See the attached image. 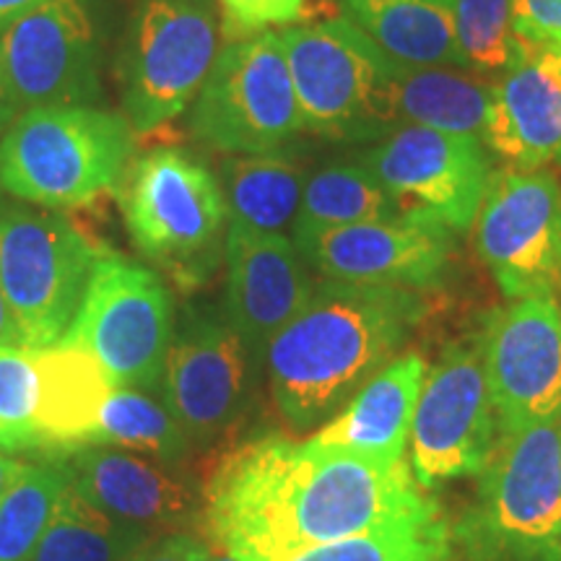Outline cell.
<instances>
[{"label": "cell", "mask_w": 561, "mask_h": 561, "mask_svg": "<svg viewBox=\"0 0 561 561\" xmlns=\"http://www.w3.org/2000/svg\"><path fill=\"white\" fill-rule=\"evenodd\" d=\"M0 343H9V346H21L16 325H13L9 305H5L3 289H0Z\"/></svg>", "instance_id": "obj_37"}, {"label": "cell", "mask_w": 561, "mask_h": 561, "mask_svg": "<svg viewBox=\"0 0 561 561\" xmlns=\"http://www.w3.org/2000/svg\"><path fill=\"white\" fill-rule=\"evenodd\" d=\"M289 62L301 128L333 138L390 130L392 60L354 21L328 19L278 32Z\"/></svg>", "instance_id": "obj_7"}, {"label": "cell", "mask_w": 561, "mask_h": 561, "mask_svg": "<svg viewBox=\"0 0 561 561\" xmlns=\"http://www.w3.org/2000/svg\"><path fill=\"white\" fill-rule=\"evenodd\" d=\"M39 369V447L73 453L91 445L96 419L110 392L121 388L94 356L58 341L50 348L32 351Z\"/></svg>", "instance_id": "obj_22"}, {"label": "cell", "mask_w": 561, "mask_h": 561, "mask_svg": "<svg viewBox=\"0 0 561 561\" xmlns=\"http://www.w3.org/2000/svg\"><path fill=\"white\" fill-rule=\"evenodd\" d=\"M483 146L515 170L561 161V53H517L491 87Z\"/></svg>", "instance_id": "obj_20"}, {"label": "cell", "mask_w": 561, "mask_h": 561, "mask_svg": "<svg viewBox=\"0 0 561 561\" xmlns=\"http://www.w3.org/2000/svg\"><path fill=\"white\" fill-rule=\"evenodd\" d=\"M21 468H24V462L13 460V458H9V455L0 453V496L5 494V489L11 486Z\"/></svg>", "instance_id": "obj_38"}, {"label": "cell", "mask_w": 561, "mask_h": 561, "mask_svg": "<svg viewBox=\"0 0 561 561\" xmlns=\"http://www.w3.org/2000/svg\"><path fill=\"white\" fill-rule=\"evenodd\" d=\"M151 533L123 525L83 500L73 483L55 510L30 561H128Z\"/></svg>", "instance_id": "obj_26"}, {"label": "cell", "mask_w": 561, "mask_h": 561, "mask_svg": "<svg viewBox=\"0 0 561 561\" xmlns=\"http://www.w3.org/2000/svg\"><path fill=\"white\" fill-rule=\"evenodd\" d=\"M193 133L227 153H265L301 130V112L278 32L237 39L216 55L195 96Z\"/></svg>", "instance_id": "obj_9"}, {"label": "cell", "mask_w": 561, "mask_h": 561, "mask_svg": "<svg viewBox=\"0 0 561 561\" xmlns=\"http://www.w3.org/2000/svg\"><path fill=\"white\" fill-rule=\"evenodd\" d=\"M208 546L187 533H161L130 553L128 561H206Z\"/></svg>", "instance_id": "obj_35"}, {"label": "cell", "mask_w": 561, "mask_h": 561, "mask_svg": "<svg viewBox=\"0 0 561 561\" xmlns=\"http://www.w3.org/2000/svg\"><path fill=\"white\" fill-rule=\"evenodd\" d=\"M133 128L96 107L21 112L0 138V191L45 208H79L121 182Z\"/></svg>", "instance_id": "obj_4"}, {"label": "cell", "mask_w": 561, "mask_h": 561, "mask_svg": "<svg viewBox=\"0 0 561 561\" xmlns=\"http://www.w3.org/2000/svg\"><path fill=\"white\" fill-rule=\"evenodd\" d=\"M364 167L380 180L398 214L468 231L479 214L491 170L483 144L421 125L388 133Z\"/></svg>", "instance_id": "obj_13"}, {"label": "cell", "mask_w": 561, "mask_h": 561, "mask_svg": "<svg viewBox=\"0 0 561 561\" xmlns=\"http://www.w3.org/2000/svg\"><path fill=\"white\" fill-rule=\"evenodd\" d=\"M466 70L504 73L517 58L510 0H447Z\"/></svg>", "instance_id": "obj_31"}, {"label": "cell", "mask_w": 561, "mask_h": 561, "mask_svg": "<svg viewBox=\"0 0 561 561\" xmlns=\"http://www.w3.org/2000/svg\"><path fill=\"white\" fill-rule=\"evenodd\" d=\"M390 216H398L396 203L367 167L335 164L314 172L305 182L294 237Z\"/></svg>", "instance_id": "obj_27"}, {"label": "cell", "mask_w": 561, "mask_h": 561, "mask_svg": "<svg viewBox=\"0 0 561 561\" xmlns=\"http://www.w3.org/2000/svg\"><path fill=\"white\" fill-rule=\"evenodd\" d=\"M455 541L468 561H561V416L500 434Z\"/></svg>", "instance_id": "obj_3"}, {"label": "cell", "mask_w": 561, "mask_h": 561, "mask_svg": "<svg viewBox=\"0 0 561 561\" xmlns=\"http://www.w3.org/2000/svg\"><path fill=\"white\" fill-rule=\"evenodd\" d=\"M442 512L409 460L380 462L320 442L261 437L208 479L203 515L216 546L242 561H276Z\"/></svg>", "instance_id": "obj_1"}, {"label": "cell", "mask_w": 561, "mask_h": 561, "mask_svg": "<svg viewBox=\"0 0 561 561\" xmlns=\"http://www.w3.org/2000/svg\"><path fill=\"white\" fill-rule=\"evenodd\" d=\"M500 434L561 416V305L557 294L510 299L481 341Z\"/></svg>", "instance_id": "obj_15"}, {"label": "cell", "mask_w": 561, "mask_h": 561, "mask_svg": "<svg viewBox=\"0 0 561 561\" xmlns=\"http://www.w3.org/2000/svg\"><path fill=\"white\" fill-rule=\"evenodd\" d=\"M476 250L507 299L561 286V185L546 170L491 172Z\"/></svg>", "instance_id": "obj_12"}, {"label": "cell", "mask_w": 561, "mask_h": 561, "mask_svg": "<svg viewBox=\"0 0 561 561\" xmlns=\"http://www.w3.org/2000/svg\"><path fill=\"white\" fill-rule=\"evenodd\" d=\"M125 227L149 261L182 286L201 284L214 268L227 201L219 180L178 149H157L125 167L117 182Z\"/></svg>", "instance_id": "obj_5"}, {"label": "cell", "mask_w": 561, "mask_h": 561, "mask_svg": "<svg viewBox=\"0 0 561 561\" xmlns=\"http://www.w3.org/2000/svg\"><path fill=\"white\" fill-rule=\"evenodd\" d=\"M66 462H24L0 496V561H30L66 494Z\"/></svg>", "instance_id": "obj_29"}, {"label": "cell", "mask_w": 561, "mask_h": 561, "mask_svg": "<svg viewBox=\"0 0 561 561\" xmlns=\"http://www.w3.org/2000/svg\"><path fill=\"white\" fill-rule=\"evenodd\" d=\"M224 16L237 32H263L268 26L289 24L299 16L305 0H219Z\"/></svg>", "instance_id": "obj_34"}, {"label": "cell", "mask_w": 561, "mask_h": 561, "mask_svg": "<svg viewBox=\"0 0 561 561\" xmlns=\"http://www.w3.org/2000/svg\"><path fill=\"white\" fill-rule=\"evenodd\" d=\"M517 53H561V0H510Z\"/></svg>", "instance_id": "obj_33"}, {"label": "cell", "mask_w": 561, "mask_h": 561, "mask_svg": "<svg viewBox=\"0 0 561 561\" xmlns=\"http://www.w3.org/2000/svg\"><path fill=\"white\" fill-rule=\"evenodd\" d=\"M294 248L328 280L421 289L437 284L450 263L453 231L419 216L310 231Z\"/></svg>", "instance_id": "obj_17"}, {"label": "cell", "mask_w": 561, "mask_h": 561, "mask_svg": "<svg viewBox=\"0 0 561 561\" xmlns=\"http://www.w3.org/2000/svg\"><path fill=\"white\" fill-rule=\"evenodd\" d=\"M453 530L442 512L392 528L320 543L276 561H453Z\"/></svg>", "instance_id": "obj_30"}, {"label": "cell", "mask_w": 561, "mask_h": 561, "mask_svg": "<svg viewBox=\"0 0 561 561\" xmlns=\"http://www.w3.org/2000/svg\"><path fill=\"white\" fill-rule=\"evenodd\" d=\"M250 343L229 320L191 314L167 351L164 405L195 445H208L242 419L250 403Z\"/></svg>", "instance_id": "obj_16"}, {"label": "cell", "mask_w": 561, "mask_h": 561, "mask_svg": "<svg viewBox=\"0 0 561 561\" xmlns=\"http://www.w3.org/2000/svg\"><path fill=\"white\" fill-rule=\"evenodd\" d=\"M89 447H121L178 462L191 450V439L164 403L136 388H115L102 405Z\"/></svg>", "instance_id": "obj_28"}, {"label": "cell", "mask_w": 561, "mask_h": 561, "mask_svg": "<svg viewBox=\"0 0 561 561\" xmlns=\"http://www.w3.org/2000/svg\"><path fill=\"white\" fill-rule=\"evenodd\" d=\"M343 5L392 62L466 70L447 0H343Z\"/></svg>", "instance_id": "obj_24"}, {"label": "cell", "mask_w": 561, "mask_h": 561, "mask_svg": "<svg viewBox=\"0 0 561 561\" xmlns=\"http://www.w3.org/2000/svg\"><path fill=\"white\" fill-rule=\"evenodd\" d=\"M45 3L47 0H0V32Z\"/></svg>", "instance_id": "obj_36"}, {"label": "cell", "mask_w": 561, "mask_h": 561, "mask_svg": "<svg viewBox=\"0 0 561 561\" xmlns=\"http://www.w3.org/2000/svg\"><path fill=\"white\" fill-rule=\"evenodd\" d=\"M0 83L16 112L91 107L100 96V60L87 3L47 0L5 26Z\"/></svg>", "instance_id": "obj_14"}, {"label": "cell", "mask_w": 561, "mask_h": 561, "mask_svg": "<svg viewBox=\"0 0 561 561\" xmlns=\"http://www.w3.org/2000/svg\"><path fill=\"white\" fill-rule=\"evenodd\" d=\"M102 255L62 214L0 206V289L21 346L39 351L62 341Z\"/></svg>", "instance_id": "obj_6"}, {"label": "cell", "mask_w": 561, "mask_h": 561, "mask_svg": "<svg viewBox=\"0 0 561 561\" xmlns=\"http://www.w3.org/2000/svg\"><path fill=\"white\" fill-rule=\"evenodd\" d=\"M210 0H138L125 50V121L159 130L195 102L216 60Z\"/></svg>", "instance_id": "obj_10"}, {"label": "cell", "mask_w": 561, "mask_h": 561, "mask_svg": "<svg viewBox=\"0 0 561 561\" xmlns=\"http://www.w3.org/2000/svg\"><path fill=\"white\" fill-rule=\"evenodd\" d=\"M174 339V301L157 273L128 257L102 255L62 341L94 356L121 388L161 385Z\"/></svg>", "instance_id": "obj_8"}, {"label": "cell", "mask_w": 561, "mask_h": 561, "mask_svg": "<svg viewBox=\"0 0 561 561\" xmlns=\"http://www.w3.org/2000/svg\"><path fill=\"white\" fill-rule=\"evenodd\" d=\"M424 301L403 286L322 280L265 348L273 401L297 432L325 424L403 346Z\"/></svg>", "instance_id": "obj_2"}, {"label": "cell", "mask_w": 561, "mask_h": 561, "mask_svg": "<svg viewBox=\"0 0 561 561\" xmlns=\"http://www.w3.org/2000/svg\"><path fill=\"white\" fill-rule=\"evenodd\" d=\"M491 87L462 68L401 66L390 70L392 123L421 125L455 136H468L483 144L486 133Z\"/></svg>", "instance_id": "obj_23"}, {"label": "cell", "mask_w": 561, "mask_h": 561, "mask_svg": "<svg viewBox=\"0 0 561 561\" xmlns=\"http://www.w3.org/2000/svg\"><path fill=\"white\" fill-rule=\"evenodd\" d=\"M496 411L481 348L450 346L426 371L413 411L409 466L421 489L481 476L496 450Z\"/></svg>", "instance_id": "obj_11"}, {"label": "cell", "mask_w": 561, "mask_h": 561, "mask_svg": "<svg viewBox=\"0 0 561 561\" xmlns=\"http://www.w3.org/2000/svg\"><path fill=\"white\" fill-rule=\"evenodd\" d=\"M39 369L24 346L0 343V450L39 447Z\"/></svg>", "instance_id": "obj_32"}, {"label": "cell", "mask_w": 561, "mask_h": 561, "mask_svg": "<svg viewBox=\"0 0 561 561\" xmlns=\"http://www.w3.org/2000/svg\"><path fill=\"white\" fill-rule=\"evenodd\" d=\"M206 561H242V559H237L234 553H229L227 549H221V546H208V551H206Z\"/></svg>", "instance_id": "obj_40"}, {"label": "cell", "mask_w": 561, "mask_h": 561, "mask_svg": "<svg viewBox=\"0 0 561 561\" xmlns=\"http://www.w3.org/2000/svg\"><path fill=\"white\" fill-rule=\"evenodd\" d=\"M426 371L421 354L390 359L312 439L369 460L403 462Z\"/></svg>", "instance_id": "obj_21"}, {"label": "cell", "mask_w": 561, "mask_h": 561, "mask_svg": "<svg viewBox=\"0 0 561 561\" xmlns=\"http://www.w3.org/2000/svg\"><path fill=\"white\" fill-rule=\"evenodd\" d=\"M219 174L229 224L261 234H284L297 221L305 172L289 153H229Z\"/></svg>", "instance_id": "obj_25"}, {"label": "cell", "mask_w": 561, "mask_h": 561, "mask_svg": "<svg viewBox=\"0 0 561 561\" xmlns=\"http://www.w3.org/2000/svg\"><path fill=\"white\" fill-rule=\"evenodd\" d=\"M224 252L227 320L252 351H265L312 297L305 257L289 237L261 234L234 224L227 229Z\"/></svg>", "instance_id": "obj_18"}, {"label": "cell", "mask_w": 561, "mask_h": 561, "mask_svg": "<svg viewBox=\"0 0 561 561\" xmlns=\"http://www.w3.org/2000/svg\"><path fill=\"white\" fill-rule=\"evenodd\" d=\"M70 483L91 507L151 536L180 533L195 515V496L157 462L130 450L81 447L66 460Z\"/></svg>", "instance_id": "obj_19"}, {"label": "cell", "mask_w": 561, "mask_h": 561, "mask_svg": "<svg viewBox=\"0 0 561 561\" xmlns=\"http://www.w3.org/2000/svg\"><path fill=\"white\" fill-rule=\"evenodd\" d=\"M16 117H19V112L13 110L9 94H5L3 83H0V133L9 128V125H11L13 121H16Z\"/></svg>", "instance_id": "obj_39"}]
</instances>
